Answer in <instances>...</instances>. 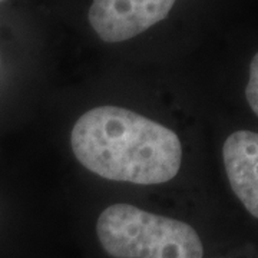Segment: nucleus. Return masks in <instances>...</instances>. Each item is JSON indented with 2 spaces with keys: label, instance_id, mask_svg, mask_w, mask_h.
I'll list each match as a JSON object with an SVG mask.
<instances>
[{
  "label": "nucleus",
  "instance_id": "1",
  "mask_svg": "<svg viewBox=\"0 0 258 258\" xmlns=\"http://www.w3.org/2000/svg\"><path fill=\"white\" fill-rule=\"evenodd\" d=\"M71 147L88 171L135 185L168 182L182 162V145L174 131L113 105L85 112L72 128Z\"/></svg>",
  "mask_w": 258,
  "mask_h": 258
},
{
  "label": "nucleus",
  "instance_id": "2",
  "mask_svg": "<svg viewBox=\"0 0 258 258\" xmlns=\"http://www.w3.org/2000/svg\"><path fill=\"white\" fill-rule=\"evenodd\" d=\"M96 235L112 258H203V241L189 224L113 204L101 212Z\"/></svg>",
  "mask_w": 258,
  "mask_h": 258
},
{
  "label": "nucleus",
  "instance_id": "3",
  "mask_svg": "<svg viewBox=\"0 0 258 258\" xmlns=\"http://www.w3.org/2000/svg\"><path fill=\"white\" fill-rule=\"evenodd\" d=\"M176 0H93L89 23L103 42L138 36L169 15Z\"/></svg>",
  "mask_w": 258,
  "mask_h": 258
},
{
  "label": "nucleus",
  "instance_id": "4",
  "mask_svg": "<svg viewBox=\"0 0 258 258\" xmlns=\"http://www.w3.org/2000/svg\"><path fill=\"white\" fill-rule=\"evenodd\" d=\"M222 159L231 189L258 220V134L235 131L225 139Z\"/></svg>",
  "mask_w": 258,
  "mask_h": 258
},
{
  "label": "nucleus",
  "instance_id": "5",
  "mask_svg": "<svg viewBox=\"0 0 258 258\" xmlns=\"http://www.w3.org/2000/svg\"><path fill=\"white\" fill-rule=\"evenodd\" d=\"M245 98L249 108L258 116V53H255L249 63V78L245 88Z\"/></svg>",
  "mask_w": 258,
  "mask_h": 258
},
{
  "label": "nucleus",
  "instance_id": "6",
  "mask_svg": "<svg viewBox=\"0 0 258 258\" xmlns=\"http://www.w3.org/2000/svg\"><path fill=\"white\" fill-rule=\"evenodd\" d=\"M0 2H3V0H0Z\"/></svg>",
  "mask_w": 258,
  "mask_h": 258
}]
</instances>
